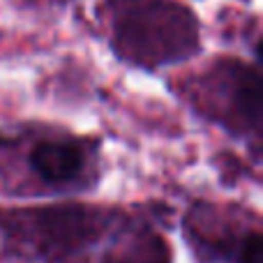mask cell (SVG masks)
Instances as JSON below:
<instances>
[{
  "label": "cell",
  "mask_w": 263,
  "mask_h": 263,
  "mask_svg": "<svg viewBox=\"0 0 263 263\" xmlns=\"http://www.w3.org/2000/svg\"><path fill=\"white\" fill-rule=\"evenodd\" d=\"M194 18L180 7H150L136 12L120 28V44L132 51V58L164 63L180 58L194 46Z\"/></svg>",
  "instance_id": "1"
},
{
  "label": "cell",
  "mask_w": 263,
  "mask_h": 263,
  "mask_svg": "<svg viewBox=\"0 0 263 263\" xmlns=\"http://www.w3.org/2000/svg\"><path fill=\"white\" fill-rule=\"evenodd\" d=\"M28 227V236L44 252L65 254L74 247H81L100 231L95 215L83 208H51L23 215Z\"/></svg>",
  "instance_id": "2"
},
{
  "label": "cell",
  "mask_w": 263,
  "mask_h": 263,
  "mask_svg": "<svg viewBox=\"0 0 263 263\" xmlns=\"http://www.w3.org/2000/svg\"><path fill=\"white\" fill-rule=\"evenodd\" d=\"M32 171L49 185L72 182L83 171V150L69 141H40L30 150Z\"/></svg>",
  "instance_id": "3"
},
{
  "label": "cell",
  "mask_w": 263,
  "mask_h": 263,
  "mask_svg": "<svg viewBox=\"0 0 263 263\" xmlns=\"http://www.w3.org/2000/svg\"><path fill=\"white\" fill-rule=\"evenodd\" d=\"M238 263H263V240L259 231H252L240 242V250L236 256Z\"/></svg>",
  "instance_id": "4"
},
{
  "label": "cell",
  "mask_w": 263,
  "mask_h": 263,
  "mask_svg": "<svg viewBox=\"0 0 263 263\" xmlns=\"http://www.w3.org/2000/svg\"><path fill=\"white\" fill-rule=\"evenodd\" d=\"M153 263H157V261H153Z\"/></svg>",
  "instance_id": "5"
}]
</instances>
